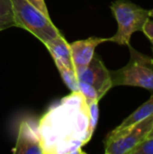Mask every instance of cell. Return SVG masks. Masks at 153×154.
<instances>
[{"label":"cell","mask_w":153,"mask_h":154,"mask_svg":"<svg viewBox=\"0 0 153 154\" xmlns=\"http://www.w3.org/2000/svg\"><path fill=\"white\" fill-rule=\"evenodd\" d=\"M150 41H151V45H152V46H151V50H152V54H153V40H150Z\"/></svg>","instance_id":"obj_20"},{"label":"cell","mask_w":153,"mask_h":154,"mask_svg":"<svg viewBox=\"0 0 153 154\" xmlns=\"http://www.w3.org/2000/svg\"><path fill=\"white\" fill-rule=\"evenodd\" d=\"M105 42H108V39L90 37L69 43L71 60L74 70L77 74L84 69L90 63L91 60L94 57L96 48Z\"/></svg>","instance_id":"obj_7"},{"label":"cell","mask_w":153,"mask_h":154,"mask_svg":"<svg viewBox=\"0 0 153 154\" xmlns=\"http://www.w3.org/2000/svg\"><path fill=\"white\" fill-rule=\"evenodd\" d=\"M28 2H30L32 5H34L36 8H38L41 12H42L45 15L50 16L49 12H48V8L46 6L45 1L44 0H27Z\"/></svg>","instance_id":"obj_17"},{"label":"cell","mask_w":153,"mask_h":154,"mask_svg":"<svg viewBox=\"0 0 153 154\" xmlns=\"http://www.w3.org/2000/svg\"><path fill=\"white\" fill-rule=\"evenodd\" d=\"M89 110L80 92H71L51 106L38 126L43 154H84L92 138Z\"/></svg>","instance_id":"obj_1"},{"label":"cell","mask_w":153,"mask_h":154,"mask_svg":"<svg viewBox=\"0 0 153 154\" xmlns=\"http://www.w3.org/2000/svg\"><path fill=\"white\" fill-rule=\"evenodd\" d=\"M45 46L49 50L57 68L66 67L74 69L70 55L69 43L66 41L61 33L52 41L46 43Z\"/></svg>","instance_id":"obj_9"},{"label":"cell","mask_w":153,"mask_h":154,"mask_svg":"<svg viewBox=\"0 0 153 154\" xmlns=\"http://www.w3.org/2000/svg\"><path fill=\"white\" fill-rule=\"evenodd\" d=\"M16 27H21L39 39L44 45L60 34L50 16L45 15L27 0H11Z\"/></svg>","instance_id":"obj_3"},{"label":"cell","mask_w":153,"mask_h":154,"mask_svg":"<svg viewBox=\"0 0 153 154\" xmlns=\"http://www.w3.org/2000/svg\"><path fill=\"white\" fill-rule=\"evenodd\" d=\"M130 154H153V138H146L143 140Z\"/></svg>","instance_id":"obj_15"},{"label":"cell","mask_w":153,"mask_h":154,"mask_svg":"<svg viewBox=\"0 0 153 154\" xmlns=\"http://www.w3.org/2000/svg\"><path fill=\"white\" fill-rule=\"evenodd\" d=\"M150 17H151V18H153V9H151V10H150Z\"/></svg>","instance_id":"obj_19"},{"label":"cell","mask_w":153,"mask_h":154,"mask_svg":"<svg viewBox=\"0 0 153 154\" xmlns=\"http://www.w3.org/2000/svg\"><path fill=\"white\" fill-rule=\"evenodd\" d=\"M98 102L99 101H92V102L87 104L88 110H89V117H90L89 130H90V134L92 135L95 133V130L96 128L97 122H98V116H99Z\"/></svg>","instance_id":"obj_14"},{"label":"cell","mask_w":153,"mask_h":154,"mask_svg":"<svg viewBox=\"0 0 153 154\" xmlns=\"http://www.w3.org/2000/svg\"><path fill=\"white\" fill-rule=\"evenodd\" d=\"M147 138H153V126H152V128L151 129L150 133L148 134V136H147Z\"/></svg>","instance_id":"obj_18"},{"label":"cell","mask_w":153,"mask_h":154,"mask_svg":"<svg viewBox=\"0 0 153 154\" xmlns=\"http://www.w3.org/2000/svg\"><path fill=\"white\" fill-rule=\"evenodd\" d=\"M77 77L78 81L87 83L95 88L100 99L113 88L110 70L106 67L101 57L96 52L90 63L78 72Z\"/></svg>","instance_id":"obj_6"},{"label":"cell","mask_w":153,"mask_h":154,"mask_svg":"<svg viewBox=\"0 0 153 154\" xmlns=\"http://www.w3.org/2000/svg\"><path fill=\"white\" fill-rule=\"evenodd\" d=\"M15 26L11 0H0V32Z\"/></svg>","instance_id":"obj_11"},{"label":"cell","mask_w":153,"mask_h":154,"mask_svg":"<svg viewBox=\"0 0 153 154\" xmlns=\"http://www.w3.org/2000/svg\"><path fill=\"white\" fill-rule=\"evenodd\" d=\"M111 11L117 22V32L108 42L119 45H128L132 35L141 32L145 22L150 18V11L132 3L129 0H116L110 5Z\"/></svg>","instance_id":"obj_4"},{"label":"cell","mask_w":153,"mask_h":154,"mask_svg":"<svg viewBox=\"0 0 153 154\" xmlns=\"http://www.w3.org/2000/svg\"><path fill=\"white\" fill-rule=\"evenodd\" d=\"M58 70L66 84V86L71 90V92L78 91V79L77 73L73 69L66 67H58Z\"/></svg>","instance_id":"obj_12"},{"label":"cell","mask_w":153,"mask_h":154,"mask_svg":"<svg viewBox=\"0 0 153 154\" xmlns=\"http://www.w3.org/2000/svg\"><path fill=\"white\" fill-rule=\"evenodd\" d=\"M142 32L149 38V40H153V20L149 18L145 22L142 26Z\"/></svg>","instance_id":"obj_16"},{"label":"cell","mask_w":153,"mask_h":154,"mask_svg":"<svg viewBox=\"0 0 153 154\" xmlns=\"http://www.w3.org/2000/svg\"><path fill=\"white\" fill-rule=\"evenodd\" d=\"M78 92H80L84 96V97L87 101V104H88L92 101H99L100 100L98 93L96 90V88L87 83L78 81Z\"/></svg>","instance_id":"obj_13"},{"label":"cell","mask_w":153,"mask_h":154,"mask_svg":"<svg viewBox=\"0 0 153 154\" xmlns=\"http://www.w3.org/2000/svg\"><path fill=\"white\" fill-rule=\"evenodd\" d=\"M153 126V114L142 122L120 130L110 132L105 139L106 154H130L143 140Z\"/></svg>","instance_id":"obj_5"},{"label":"cell","mask_w":153,"mask_h":154,"mask_svg":"<svg viewBox=\"0 0 153 154\" xmlns=\"http://www.w3.org/2000/svg\"><path fill=\"white\" fill-rule=\"evenodd\" d=\"M14 153L43 154L40 135L27 121H22L19 129Z\"/></svg>","instance_id":"obj_8"},{"label":"cell","mask_w":153,"mask_h":154,"mask_svg":"<svg viewBox=\"0 0 153 154\" xmlns=\"http://www.w3.org/2000/svg\"><path fill=\"white\" fill-rule=\"evenodd\" d=\"M153 114V95L151 98L142 104L139 108H137L133 114H131L127 118H125L117 127L114 129V131H120L128 127H131L142 120L146 119Z\"/></svg>","instance_id":"obj_10"},{"label":"cell","mask_w":153,"mask_h":154,"mask_svg":"<svg viewBox=\"0 0 153 154\" xmlns=\"http://www.w3.org/2000/svg\"><path fill=\"white\" fill-rule=\"evenodd\" d=\"M130 60L117 70H110L112 85L140 87L153 92V58L135 50L131 44Z\"/></svg>","instance_id":"obj_2"}]
</instances>
